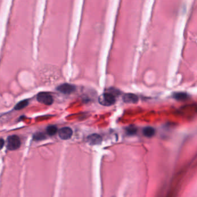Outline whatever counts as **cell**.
Returning a JSON list of instances; mask_svg holds the SVG:
<instances>
[{
	"label": "cell",
	"mask_w": 197,
	"mask_h": 197,
	"mask_svg": "<svg viewBox=\"0 0 197 197\" xmlns=\"http://www.w3.org/2000/svg\"><path fill=\"white\" fill-rule=\"evenodd\" d=\"M99 102L103 106H111L116 102L115 96L112 93H105L99 97Z\"/></svg>",
	"instance_id": "1"
},
{
	"label": "cell",
	"mask_w": 197,
	"mask_h": 197,
	"mask_svg": "<svg viewBox=\"0 0 197 197\" xmlns=\"http://www.w3.org/2000/svg\"><path fill=\"white\" fill-rule=\"evenodd\" d=\"M21 141L19 137L17 135L9 136L7 140V148L9 150H15L20 148Z\"/></svg>",
	"instance_id": "2"
},
{
	"label": "cell",
	"mask_w": 197,
	"mask_h": 197,
	"mask_svg": "<svg viewBox=\"0 0 197 197\" xmlns=\"http://www.w3.org/2000/svg\"><path fill=\"white\" fill-rule=\"evenodd\" d=\"M37 100L42 104L46 105H50L53 102L52 96L48 93L41 92L37 95Z\"/></svg>",
	"instance_id": "3"
},
{
	"label": "cell",
	"mask_w": 197,
	"mask_h": 197,
	"mask_svg": "<svg viewBox=\"0 0 197 197\" xmlns=\"http://www.w3.org/2000/svg\"><path fill=\"white\" fill-rule=\"evenodd\" d=\"M57 90L59 92H60L63 94H70L75 91L76 87L72 84H68V83H64V84H61L59 86H58Z\"/></svg>",
	"instance_id": "4"
},
{
	"label": "cell",
	"mask_w": 197,
	"mask_h": 197,
	"mask_svg": "<svg viewBox=\"0 0 197 197\" xmlns=\"http://www.w3.org/2000/svg\"><path fill=\"white\" fill-rule=\"evenodd\" d=\"M73 134L72 129L69 127H66L61 128L58 131V136L63 140H68L70 139Z\"/></svg>",
	"instance_id": "5"
},
{
	"label": "cell",
	"mask_w": 197,
	"mask_h": 197,
	"mask_svg": "<svg viewBox=\"0 0 197 197\" xmlns=\"http://www.w3.org/2000/svg\"><path fill=\"white\" fill-rule=\"evenodd\" d=\"M123 100L125 103L136 104L138 102L139 98L136 94L132 93H127L124 95Z\"/></svg>",
	"instance_id": "6"
},
{
	"label": "cell",
	"mask_w": 197,
	"mask_h": 197,
	"mask_svg": "<svg viewBox=\"0 0 197 197\" xmlns=\"http://www.w3.org/2000/svg\"><path fill=\"white\" fill-rule=\"evenodd\" d=\"M102 137L97 134H91L87 138V142H89V143L91 145H99L102 142Z\"/></svg>",
	"instance_id": "7"
},
{
	"label": "cell",
	"mask_w": 197,
	"mask_h": 197,
	"mask_svg": "<svg viewBox=\"0 0 197 197\" xmlns=\"http://www.w3.org/2000/svg\"><path fill=\"white\" fill-rule=\"evenodd\" d=\"M173 97L177 101H185L188 99V94L186 93L183 92H179V93H175L173 95Z\"/></svg>",
	"instance_id": "8"
},
{
	"label": "cell",
	"mask_w": 197,
	"mask_h": 197,
	"mask_svg": "<svg viewBox=\"0 0 197 197\" xmlns=\"http://www.w3.org/2000/svg\"><path fill=\"white\" fill-rule=\"evenodd\" d=\"M143 135L148 138L152 137L155 134V130L151 127H146L143 130Z\"/></svg>",
	"instance_id": "9"
},
{
	"label": "cell",
	"mask_w": 197,
	"mask_h": 197,
	"mask_svg": "<svg viewBox=\"0 0 197 197\" xmlns=\"http://www.w3.org/2000/svg\"><path fill=\"white\" fill-rule=\"evenodd\" d=\"M46 132L50 136H53L57 133V128L55 125H49L46 128Z\"/></svg>",
	"instance_id": "10"
},
{
	"label": "cell",
	"mask_w": 197,
	"mask_h": 197,
	"mask_svg": "<svg viewBox=\"0 0 197 197\" xmlns=\"http://www.w3.org/2000/svg\"><path fill=\"white\" fill-rule=\"evenodd\" d=\"M28 101L27 100H23L17 104L15 109V110L22 109L25 108V107H27L28 105Z\"/></svg>",
	"instance_id": "11"
},
{
	"label": "cell",
	"mask_w": 197,
	"mask_h": 197,
	"mask_svg": "<svg viewBox=\"0 0 197 197\" xmlns=\"http://www.w3.org/2000/svg\"><path fill=\"white\" fill-rule=\"evenodd\" d=\"M33 138L35 140L39 141V140H42L46 139V136L44 134H43L42 132H38V133H36L35 134H34Z\"/></svg>",
	"instance_id": "12"
},
{
	"label": "cell",
	"mask_w": 197,
	"mask_h": 197,
	"mask_svg": "<svg viewBox=\"0 0 197 197\" xmlns=\"http://www.w3.org/2000/svg\"><path fill=\"white\" fill-rule=\"evenodd\" d=\"M126 132H127V134L129 135H134L137 133V129L134 126H130L127 128Z\"/></svg>",
	"instance_id": "13"
},
{
	"label": "cell",
	"mask_w": 197,
	"mask_h": 197,
	"mask_svg": "<svg viewBox=\"0 0 197 197\" xmlns=\"http://www.w3.org/2000/svg\"><path fill=\"white\" fill-rule=\"evenodd\" d=\"M5 145V141L3 139H0V150H1Z\"/></svg>",
	"instance_id": "14"
}]
</instances>
